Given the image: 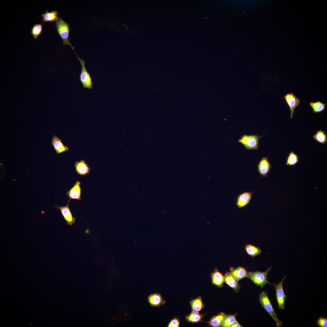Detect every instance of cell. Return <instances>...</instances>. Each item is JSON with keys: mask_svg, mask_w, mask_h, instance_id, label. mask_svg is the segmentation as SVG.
Here are the masks:
<instances>
[{"mask_svg": "<svg viewBox=\"0 0 327 327\" xmlns=\"http://www.w3.org/2000/svg\"><path fill=\"white\" fill-rule=\"evenodd\" d=\"M55 25L58 34L63 40V44L69 45L74 51V47L71 44L69 39V25L61 18L59 17L56 21Z\"/></svg>", "mask_w": 327, "mask_h": 327, "instance_id": "obj_1", "label": "cell"}, {"mask_svg": "<svg viewBox=\"0 0 327 327\" xmlns=\"http://www.w3.org/2000/svg\"><path fill=\"white\" fill-rule=\"evenodd\" d=\"M259 301L262 307L275 320L277 327H282V322L280 321L277 317L269 298L267 293L266 292L263 291L260 294Z\"/></svg>", "mask_w": 327, "mask_h": 327, "instance_id": "obj_2", "label": "cell"}, {"mask_svg": "<svg viewBox=\"0 0 327 327\" xmlns=\"http://www.w3.org/2000/svg\"><path fill=\"white\" fill-rule=\"evenodd\" d=\"M271 268V267H270L265 272L256 271L249 272H248L247 277L249 278L256 285L262 288H263L267 283L272 284L268 281L267 278L268 272L270 271Z\"/></svg>", "mask_w": 327, "mask_h": 327, "instance_id": "obj_3", "label": "cell"}, {"mask_svg": "<svg viewBox=\"0 0 327 327\" xmlns=\"http://www.w3.org/2000/svg\"><path fill=\"white\" fill-rule=\"evenodd\" d=\"M262 137L255 135L244 134L238 140V141L248 150H256L258 149L259 140Z\"/></svg>", "mask_w": 327, "mask_h": 327, "instance_id": "obj_4", "label": "cell"}, {"mask_svg": "<svg viewBox=\"0 0 327 327\" xmlns=\"http://www.w3.org/2000/svg\"><path fill=\"white\" fill-rule=\"evenodd\" d=\"M76 54L81 66V71L79 75V80L84 88L91 89L93 87V83L90 74L86 68L85 61L81 59L76 53Z\"/></svg>", "mask_w": 327, "mask_h": 327, "instance_id": "obj_5", "label": "cell"}, {"mask_svg": "<svg viewBox=\"0 0 327 327\" xmlns=\"http://www.w3.org/2000/svg\"><path fill=\"white\" fill-rule=\"evenodd\" d=\"M286 277L277 284H274L276 290V296L278 304V308L284 310L285 308V301L286 296L285 294L283 288V283Z\"/></svg>", "mask_w": 327, "mask_h": 327, "instance_id": "obj_6", "label": "cell"}, {"mask_svg": "<svg viewBox=\"0 0 327 327\" xmlns=\"http://www.w3.org/2000/svg\"><path fill=\"white\" fill-rule=\"evenodd\" d=\"M284 98L290 111V117L292 118L295 109L300 104V100L292 93L286 94Z\"/></svg>", "mask_w": 327, "mask_h": 327, "instance_id": "obj_7", "label": "cell"}, {"mask_svg": "<svg viewBox=\"0 0 327 327\" xmlns=\"http://www.w3.org/2000/svg\"><path fill=\"white\" fill-rule=\"evenodd\" d=\"M69 199L68 204L63 206L59 205H55V208L59 209L61 215L65 220L66 223L69 226L72 225L76 221V218L74 217L69 206V204L70 200Z\"/></svg>", "mask_w": 327, "mask_h": 327, "instance_id": "obj_8", "label": "cell"}, {"mask_svg": "<svg viewBox=\"0 0 327 327\" xmlns=\"http://www.w3.org/2000/svg\"><path fill=\"white\" fill-rule=\"evenodd\" d=\"M81 182L78 181L75 182L73 186L66 193V195L69 199L81 200L82 189Z\"/></svg>", "mask_w": 327, "mask_h": 327, "instance_id": "obj_9", "label": "cell"}, {"mask_svg": "<svg viewBox=\"0 0 327 327\" xmlns=\"http://www.w3.org/2000/svg\"><path fill=\"white\" fill-rule=\"evenodd\" d=\"M271 164L267 157H263L259 161L258 165V171L260 175L266 177L269 173Z\"/></svg>", "mask_w": 327, "mask_h": 327, "instance_id": "obj_10", "label": "cell"}, {"mask_svg": "<svg viewBox=\"0 0 327 327\" xmlns=\"http://www.w3.org/2000/svg\"><path fill=\"white\" fill-rule=\"evenodd\" d=\"M147 300L152 307H158L164 305L166 302L161 294L158 293L150 294L147 297Z\"/></svg>", "mask_w": 327, "mask_h": 327, "instance_id": "obj_11", "label": "cell"}, {"mask_svg": "<svg viewBox=\"0 0 327 327\" xmlns=\"http://www.w3.org/2000/svg\"><path fill=\"white\" fill-rule=\"evenodd\" d=\"M76 173L81 176H86L89 173L91 168L86 162L81 160L76 162L74 164Z\"/></svg>", "mask_w": 327, "mask_h": 327, "instance_id": "obj_12", "label": "cell"}, {"mask_svg": "<svg viewBox=\"0 0 327 327\" xmlns=\"http://www.w3.org/2000/svg\"><path fill=\"white\" fill-rule=\"evenodd\" d=\"M224 281L229 286L232 288L236 292L239 290L240 287L238 281L234 277L231 272H227L223 276Z\"/></svg>", "mask_w": 327, "mask_h": 327, "instance_id": "obj_13", "label": "cell"}, {"mask_svg": "<svg viewBox=\"0 0 327 327\" xmlns=\"http://www.w3.org/2000/svg\"><path fill=\"white\" fill-rule=\"evenodd\" d=\"M252 193V192H245L240 194L237 199V206L241 208L247 205L251 200Z\"/></svg>", "mask_w": 327, "mask_h": 327, "instance_id": "obj_14", "label": "cell"}, {"mask_svg": "<svg viewBox=\"0 0 327 327\" xmlns=\"http://www.w3.org/2000/svg\"><path fill=\"white\" fill-rule=\"evenodd\" d=\"M51 143L57 154H59L63 152L68 151V148L65 146L61 140L57 136L54 135L51 140Z\"/></svg>", "mask_w": 327, "mask_h": 327, "instance_id": "obj_15", "label": "cell"}, {"mask_svg": "<svg viewBox=\"0 0 327 327\" xmlns=\"http://www.w3.org/2000/svg\"><path fill=\"white\" fill-rule=\"evenodd\" d=\"M211 277L213 285L218 287H222L224 282V277L217 268H215L211 273Z\"/></svg>", "mask_w": 327, "mask_h": 327, "instance_id": "obj_16", "label": "cell"}, {"mask_svg": "<svg viewBox=\"0 0 327 327\" xmlns=\"http://www.w3.org/2000/svg\"><path fill=\"white\" fill-rule=\"evenodd\" d=\"M230 270L234 277L238 281L247 277L248 272L243 267L239 266L236 268L231 267Z\"/></svg>", "mask_w": 327, "mask_h": 327, "instance_id": "obj_17", "label": "cell"}, {"mask_svg": "<svg viewBox=\"0 0 327 327\" xmlns=\"http://www.w3.org/2000/svg\"><path fill=\"white\" fill-rule=\"evenodd\" d=\"M225 313L221 312L213 316L207 322L209 325L212 327H219L221 326L222 322L226 316Z\"/></svg>", "mask_w": 327, "mask_h": 327, "instance_id": "obj_18", "label": "cell"}, {"mask_svg": "<svg viewBox=\"0 0 327 327\" xmlns=\"http://www.w3.org/2000/svg\"><path fill=\"white\" fill-rule=\"evenodd\" d=\"M58 14L57 11L54 10L49 12L48 10H46L45 12L41 15L43 21L48 22L56 21L59 18L58 16Z\"/></svg>", "mask_w": 327, "mask_h": 327, "instance_id": "obj_19", "label": "cell"}, {"mask_svg": "<svg viewBox=\"0 0 327 327\" xmlns=\"http://www.w3.org/2000/svg\"><path fill=\"white\" fill-rule=\"evenodd\" d=\"M190 303L193 311L199 312L204 306L202 299L200 296L191 300L190 302Z\"/></svg>", "mask_w": 327, "mask_h": 327, "instance_id": "obj_20", "label": "cell"}, {"mask_svg": "<svg viewBox=\"0 0 327 327\" xmlns=\"http://www.w3.org/2000/svg\"><path fill=\"white\" fill-rule=\"evenodd\" d=\"M204 316L198 312L193 311L189 315L185 316L187 322L192 323H197L201 321Z\"/></svg>", "mask_w": 327, "mask_h": 327, "instance_id": "obj_21", "label": "cell"}, {"mask_svg": "<svg viewBox=\"0 0 327 327\" xmlns=\"http://www.w3.org/2000/svg\"><path fill=\"white\" fill-rule=\"evenodd\" d=\"M314 113H320L325 110V106L327 104H324L319 101L315 102H311L309 104Z\"/></svg>", "mask_w": 327, "mask_h": 327, "instance_id": "obj_22", "label": "cell"}, {"mask_svg": "<svg viewBox=\"0 0 327 327\" xmlns=\"http://www.w3.org/2000/svg\"><path fill=\"white\" fill-rule=\"evenodd\" d=\"M245 248L246 253L252 257H254L261 254V250L259 247L251 244L246 245Z\"/></svg>", "mask_w": 327, "mask_h": 327, "instance_id": "obj_23", "label": "cell"}, {"mask_svg": "<svg viewBox=\"0 0 327 327\" xmlns=\"http://www.w3.org/2000/svg\"><path fill=\"white\" fill-rule=\"evenodd\" d=\"M313 137L317 142L322 144H325L327 141V134L325 131L321 130H318Z\"/></svg>", "mask_w": 327, "mask_h": 327, "instance_id": "obj_24", "label": "cell"}, {"mask_svg": "<svg viewBox=\"0 0 327 327\" xmlns=\"http://www.w3.org/2000/svg\"><path fill=\"white\" fill-rule=\"evenodd\" d=\"M43 29L42 23H37L34 25L31 28V34L33 38L36 39L41 34Z\"/></svg>", "mask_w": 327, "mask_h": 327, "instance_id": "obj_25", "label": "cell"}, {"mask_svg": "<svg viewBox=\"0 0 327 327\" xmlns=\"http://www.w3.org/2000/svg\"><path fill=\"white\" fill-rule=\"evenodd\" d=\"M237 313L234 315H226L222 322L221 326L223 327H230L235 322L237 321L236 316Z\"/></svg>", "mask_w": 327, "mask_h": 327, "instance_id": "obj_26", "label": "cell"}, {"mask_svg": "<svg viewBox=\"0 0 327 327\" xmlns=\"http://www.w3.org/2000/svg\"><path fill=\"white\" fill-rule=\"evenodd\" d=\"M299 157L295 152L292 151L288 155L286 162L287 165L293 166L299 162Z\"/></svg>", "mask_w": 327, "mask_h": 327, "instance_id": "obj_27", "label": "cell"}, {"mask_svg": "<svg viewBox=\"0 0 327 327\" xmlns=\"http://www.w3.org/2000/svg\"><path fill=\"white\" fill-rule=\"evenodd\" d=\"M316 324L317 325L320 327H327V318L320 316L318 319Z\"/></svg>", "mask_w": 327, "mask_h": 327, "instance_id": "obj_28", "label": "cell"}, {"mask_svg": "<svg viewBox=\"0 0 327 327\" xmlns=\"http://www.w3.org/2000/svg\"><path fill=\"white\" fill-rule=\"evenodd\" d=\"M180 325V322L179 319L175 318L172 319L169 322L168 327H178Z\"/></svg>", "mask_w": 327, "mask_h": 327, "instance_id": "obj_29", "label": "cell"}, {"mask_svg": "<svg viewBox=\"0 0 327 327\" xmlns=\"http://www.w3.org/2000/svg\"><path fill=\"white\" fill-rule=\"evenodd\" d=\"M243 326L240 325L237 321H236L233 323L230 326L231 327H241Z\"/></svg>", "mask_w": 327, "mask_h": 327, "instance_id": "obj_30", "label": "cell"}]
</instances>
